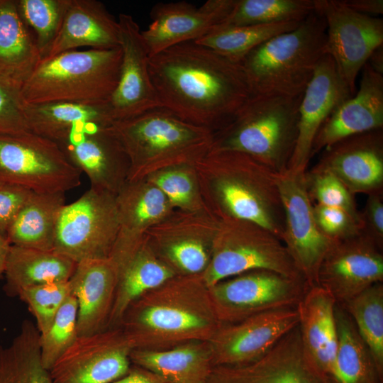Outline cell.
I'll return each mask as SVG.
<instances>
[{
    "label": "cell",
    "instance_id": "cell-31",
    "mask_svg": "<svg viewBox=\"0 0 383 383\" xmlns=\"http://www.w3.org/2000/svg\"><path fill=\"white\" fill-rule=\"evenodd\" d=\"M77 264L55 250L11 245L4 274V290L7 296L16 297L30 287L68 282Z\"/></svg>",
    "mask_w": 383,
    "mask_h": 383
},
{
    "label": "cell",
    "instance_id": "cell-41",
    "mask_svg": "<svg viewBox=\"0 0 383 383\" xmlns=\"http://www.w3.org/2000/svg\"><path fill=\"white\" fill-rule=\"evenodd\" d=\"M145 179L163 192L175 209L198 211L206 208L194 165L171 167Z\"/></svg>",
    "mask_w": 383,
    "mask_h": 383
},
{
    "label": "cell",
    "instance_id": "cell-43",
    "mask_svg": "<svg viewBox=\"0 0 383 383\" xmlns=\"http://www.w3.org/2000/svg\"><path fill=\"white\" fill-rule=\"evenodd\" d=\"M306 190L312 203L341 209L358 222L360 226V211L353 194L331 173L314 168L304 174Z\"/></svg>",
    "mask_w": 383,
    "mask_h": 383
},
{
    "label": "cell",
    "instance_id": "cell-25",
    "mask_svg": "<svg viewBox=\"0 0 383 383\" xmlns=\"http://www.w3.org/2000/svg\"><path fill=\"white\" fill-rule=\"evenodd\" d=\"M118 281L117 267L109 257L77 264L69 283L77 301L78 335L108 328Z\"/></svg>",
    "mask_w": 383,
    "mask_h": 383
},
{
    "label": "cell",
    "instance_id": "cell-13",
    "mask_svg": "<svg viewBox=\"0 0 383 383\" xmlns=\"http://www.w3.org/2000/svg\"><path fill=\"white\" fill-rule=\"evenodd\" d=\"M314 12L326 25V54L354 94L359 73L383 45V20L356 12L342 0H313Z\"/></svg>",
    "mask_w": 383,
    "mask_h": 383
},
{
    "label": "cell",
    "instance_id": "cell-2",
    "mask_svg": "<svg viewBox=\"0 0 383 383\" xmlns=\"http://www.w3.org/2000/svg\"><path fill=\"white\" fill-rule=\"evenodd\" d=\"M201 274H177L127 308L120 327L133 349L160 350L209 341L221 326Z\"/></svg>",
    "mask_w": 383,
    "mask_h": 383
},
{
    "label": "cell",
    "instance_id": "cell-42",
    "mask_svg": "<svg viewBox=\"0 0 383 383\" xmlns=\"http://www.w3.org/2000/svg\"><path fill=\"white\" fill-rule=\"evenodd\" d=\"M77 314V301L71 294L59 309L47 332L40 335V356L45 369L50 370L78 337Z\"/></svg>",
    "mask_w": 383,
    "mask_h": 383
},
{
    "label": "cell",
    "instance_id": "cell-8",
    "mask_svg": "<svg viewBox=\"0 0 383 383\" xmlns=\"http://www.w3.org/2000/svg\"><path fill=\"white\" fill-rule=\"evenodd\" d=\"M257 270L304 279L285 245L273 233L249 221L232 217L220 219L210 262L201 274L205 283L211 287Z\"/></svg>",
    "mask_w": 383,
    "mask_h": 383
},
{
    "label": "cell",
    "instance_id": "cell-34",
    "mask_svg": "<svg viewBox=\"0 0 383 383\" xmlns=\"http://www.w3.org/2000/svg\"><path fill=\"white\" fill-rule=\"evenodd\" d=\"M40 340L35 324L25 319L11 343L0 345V383H53L42 363Z\"/></svg>",
    "mask_w": 383,
    "mask_h": 383
},
{
    "label": "cell",
    "instance_id": "cell-5",
    "mask_svg": "<svg viewBox=\"0 0 383 383\" xmlns=\"http://www.w3.org/2000/svg\"><path fill=\"white\" fill-rule=\"evenodd\" d=\"M326 25L313 11L294 30L265 41L241 62L252 94L302 95L326 55Z\"/></svg>",
    "mask_w": 383,
    "mask_h": 383
},
{
    "label": "cell",
    "instance_id": "cell-1",
    "mask_svg": "<svg viewBox=\"0 0 383 383\" xmlns=\"http://www.w3.org/2000/svg\"><path fill=\"white\" fill-rule=\"evenodd\" d=\"M148 68L162 107L214 133L252 94L240 63L194 41L150 56Z\"/></svg>",
    "mask_w": 383,
    "mask_h": 383
},
{
    "label": "cell",
    "instance_id": "cell-38",
    "mask_svg": "<svg viewBox=\"0 0 383 383\" xmlns=\"http://www.w3.org/2000/svg\"><path fill=\"white\" fill-rule=\"evenodd\" d=\"M313 11V0H234L230 13L216 28L301 22Z\"/></svg>",
    "mask_w": 383,
    "mask_h": 383
},
{
    "label": "cell",
    "instance_id": "cell-32",
    "mask_svg": "<svg viewBox=\"0 0 383 383\" xmlns=\"http://www.w3.org/2000/svg\"><path fill=\"white\" fill-rule=\"evenodd\" d=\"M42 60L16 0H0V76L22 87Z\"/></svg>",
    "mask_w": 383,
    "mask_h": 383
},
{
    "label": "cell",
    "instance_id": "cell-21",
    "mask_svg": "<svg viewBox=\"0 0 383 383\" xmlns=\"http://www.w3.org/2000/svg\"><path fill=\"white\" fill-rule=\"evenodd\" d=\"M353 95L338 74L333 59L325 55L302 95L298 135L287 170L306 172L317 132L325 121Z\"/></svg>",
    "mask_w": 383,
    "mask_h": 383
},
{
    "label": "cell",
    "instance_id": "cell-11",
    "mask_svg": "<svg viewBox=\"0 0 383 383\" xmlns=\"http://www.w3.org/2000/svg\"><path fill=\"white\" fill-rule=\"evenodd\" d=\"M209 287L216 316L222 324L237 323L270 311L296 307L310 288L303 279L266 270L246 272Z\"/></svg>",
    "mask_w": 383,
    "mask_h": 383
},
{
    "label": "cell",
    "instance_id": "cell-19",
    "mask_svg": "<svg viewBox=\"0 0 383 383\" xmlns=\"http://www.w3.org/2000/svg\"><path fill=\"white\" fill-rule=\"evenodd\" d=\"M209 383H334L306 351L298 325L251 363L213 367Z\"/></svg>",
    "mask_w": 383,
    "mask_h": 383
},
{
    "label": "cell",
    "instance_id": "cell-14",
    "mask_svg": "<svg viewBox=\"0 0 383 383\" xmlns=\"http://www.w3.org/2000/svg\"><path fill=\"white\" fill-rule=\"evenodd\" d=\"M111 124L79 123L51 140L87 176L91 187L116 194L128 180L130 164Z\"/></svg>",
    "mask_w": 383,
    "mask_h": 383
},
{
    "label": "cell",
    "instance_id": "cell-16",
    "mask_svg": "<svg viewBox=\"0 0 383 383\" xmlns=\"http://www.w3.org/2000/svg\"><path fill=\"white\" fill-rule=\"evenodd\" d=\"M304 173H279L278 185L284 213L282 241L309 287L317 286L318 273L335 242L319 230L313 213Z\"/></svg>",
    "mask_w": 383,
    "mask_h": 383
},
{
    "label": "cell",
    "instance_id": "cell-27",
    "mask_svg": "<svg viewBox=\"0 0 383 383\" xmlns=\"http://www.w3.org/2000/svg\"><path fill=\"white\" fill-rule=\"evenodd\" d=\"M80 47H119L118 21L101 1L69 0L60 31L45 58Z\"/></svg>",
    "mask_w": 383,
    "mask_h": 383
},
{
    "label": "cell",
    "instance_id": "cell-24",
    "mask_svg": "<svg viewBox=\"0 0 383 383\" xmlns=\"http://www.w3.org/2000/svg\"><path fill=\"white\" fill-rule=\"evenodd\" d=\"M358 90L323 123L311 148V157L336 142L360 133L383 128V74L367 62Z\"/></svg>",
    "mask_w": 383,
    "mask_h": 383
},
{
    "label": "cell",
    "instance_id": "cell-46",
    "mask_svg": "<svg viewBox=\"0 0 383 383\" xmlns=\"http://www.w3.org/2000/svg\"><path fill=\"white\" fill-rule=\"evenodd\" d=\"M313 213L321 232L333 241L360 233L358 222L341 209L313 203Z\"/></svg>",
    "mask_w": 383,
    "mask_h": 383
},
{
    "label": "cell",
    "instance_id": "cell-26",
    "mask_svg": "<svg viewBox=\"0 0 383 383\" xmlns=\"http://www.w3.org/2000/svg\"><path fill=\"white\" fill-rule=\"evenodd\" d=\"M335 301L318 286L310 287L298 304L303 345L317 367L334 383H342L336 363Z\"/></svg>",
    "mask_w": 383,
    "mask_h": 383
},
{
    "label": "cell",
    "instance_id": "cell-36",
    "mask_svg": "<svg viewBox=\"0 0 383 383\" xmlns=\"http://www.w3.org/2000/svg\"><path fill=\"white\" fill-rule=\"evenodd\" d=\"M25 113L30 131L49 140L79 123L89 121L111 125L114 121L109 101L26 104Z\"/></svg>",
    "mask_w": 383,
    "mask_h": 383
},
{
    "label": "cell",
    "instance_id": "cell-49",
    "mask_svg": "<svg viewBox=\"0 0 383 383\" xmlns=\"http://www.w3.org/2000/svg\"><path fill=\"white\" fill-rule=\"evenodd\" d=\"M113 383H167L154 372L135 365L123 377Z\"/></svg>",
    "mask_w": 383,
    "mask_h": 383
},
{
    "label": "cell",
    "instance_id": "cell-45",
    "mask_svg": "<svg viewBox=\"0 0 383 383\" xmlns=\"http://www.w3.org/2000/svg\"><path fill=\"white\" fill-rule=\"evenodd\" d=\"M21 87L0 76V133L18 134L30 131L25 113Z\"/></svg>",
    "mask_w": 383,
    "mask_h": 383
},
{
    "label": "cell",
    "instance_id": "cell-47",
    "mask_svg": "<svg viewBox=\"0 0 383 383\" xmlns=\"http://www.w3.org/2000/svg\"><path fill=\"white\" fill-rule=\"evenodd\" d=\"M367 196L360 211V233L383 248V191Z\"/></svg>",
    "mask_w": 383,
    "mask_h": 383
},
{
    "label": "cell",
    "instance_id": "cell-37",
    "mask_svg": "<svg viewBox=\"0 0 383 383\" xmlns=\"http://www.w3.org/2000/svg\"><path fill=\"white\" fill-rule=\"evenodd\" d=\"M301 22L218 27L194 42L212 49L233 62L241 63L257 47L277 35L294 30Z\"/></svg>",
    "mask_w": 383,
    "mask_h": 383
},
{
    "label": "cell",
    "instance_id": "cell-22",
    "mask_svg": "<svg viewBox=\"0 0 383 383\" xmlns=\"http://www.w3.org/2000/svg\"><path fill=\"white\" fill-rule=\"evenodd\" d=\"M323 150L313 168L331 173L354 195L383 191V128L350 135Z\"/></svg>",
    "mask_w": 383,
    "mask_h": 383
},
{
    "label": "cell",
    "instance_id": "cell-12",
    "mask_svg": "<svg viewBox=\"0 0 383 383\" xmlns=\"http://www.w3.org/2000/svg\"><path fill=\"white\" fill-rule=\"evenodd\" d=\"M220 220L206 208L175 209L145 233L158 257L176 274H201L208 266Z\"/></svg>",
    "mask_w": 383,
    "mask_h": 383
},
{
    "label": "cell",
    "instance_id": "cell-48",
    "mask_svg": "<svg viewBox=\"0 0 383 383\" xmlns=\"http://www.w3.org/2000/svg\"><path fill=\"white\" fill-rule=\"evenodd\" d=\"M32 192L23 187L0 181V232L6 237L10 225Z\"/></svg>",
    "mask_w": 383,
    "mask_h": 383
},
{
    "label": "cell",
    "instance_id": "cell-10",
    "mask_svg": "<svg viewBox=\"0 0 383 383\" xmlns=\"http://www.w3.org/2000/svg\"><path fill=\"white\" fill-rule=\"evenodd\" d=\"M118 232L116 194L91 187L62 207L54 250L77 263L109 257Z\"/></svg>",
    "mask_w": 383,
    "mask_h": 383
},
{
    "label": "cell",
    "instance_id": "cell-52",
    "mask_svg": "<svg viewBox=\"0 0 383 383\" xmlns=\"http://www.w3.org/2000/svg\"><path fill=\"white\" fill-rule=\"evenodd\" d=\"M11 245L0 232V277L4 274L5 265Z\"/></svg>",
    "mask_w": 383,
    "mask_h": 383
},
{
    "label": "cell",
    "instance_id": "cell-3",
    "mask_svg": "<svg viewBox=\"0 0 383 383\" xmlns=\"http://www.w3.org/2000/svg\"><path fill=\"white\" fill-rule=\"evenodd\" d=\"M194 167L204 204L217 218L253 222L282 240L279 172L246 153L215 146Z\"/></svg>",
    "mask_w": 383,
    "mask_h": 383
},
{
    "label": "cell",
    "instance_id": "cell-50",
    "mask_svg": "<svg viewBox=\"0 0 383 383\" xmlns=\"http://www.w3.org/2000/svg\"><path fill=\"white\" fill-rule=\"evenodd\" d=\"M352 10L371 16L383 13L382 0H342Z\"/></svg>",
    "mask_w": 383,
    "mask_h": 383
},
{
    "label": "cell",
    "instance_id": "cell-33",
    "mask_svg": "<svg viewBox=\"0 0 383 383\" xmlns=\"http://www.w3.org/2000/svg\"><path fill=\"white\" fill-rule=\"evenodd\" d=\"M65 201V193L32 192L7 231L10 245L54 250L57 223Z\"/></svg>",
    "mask_w": 383,
    "mask_h": 383
},
{
    "label": "cell",
    "instance_id": "cell-7",
    "mask_svg": "<svg viewBox=\"0 0 383 383\" xmlns=\"http://www.w3.org/2000/svg\"><path fill=\"white\" fill-rule=\"evenodd\" d=\"M302 95L251 94L233 120L214 133L213 146L246 153L279 173L287 171Z\"/></svg>",
    "mask_w": 383,
    "mask_h": 383
},
{
    "label": "cell",
    "instance_id": "cell-30",
    "mask_svg": "<svg viewBox=\"0 0 383 383\" xmlns=\"http://www.w3.org/2000/svg\"><path fill=\"white\" fill-rule=\"evenodd\" d=\"M130 359L167 383H209L213 367L209 341H190L160 350L133 349Z\"/></svg>",
    "mask_w": 383,
    "mask_h": 383
},
{
    "label": "cell",
    "instance_id": "cell-20",
    "mask_svg": "<svg viewBox=\"0 0 383 383\" xmlns=\"http://www.w3.org/2000/svg\"><path fill=\"white\" fill-rule=\"evenodd\" d=\"M117 21L122 57L118 82L109 101L113 121L161 106L150 80V55L139 25L126 13H121Z\"/></svg>",
    "mask_w": 383,
    "mask_h": 383
},
{
    "label": "cell",
    "instance_id": "cell-23",
    "mask_svg": "<svg viewBox=\"0 0 383 383\" xmlns=\"http://www.w3.org/2000/svg\"><path fill=\"white\" fill-rule=\"evenodd\" d=\"M233 3L209 0L199 7L187 1L156 4L150 13L151 23L142 31L150 56L209 33L227 18Z\"/></svg>",
    "mask_w": 383,
    "mask_h": 383
},
{
    "label": "cell",
    "instance_id": "cell-9",
    "mask_svg": "<svg viewBox=\"0 0 383 383\" xmlns=\"http://www.w3.org/2000/svg\"><path fill=\"white\" fill-rule=\"evenodd\" d=\"M82 172L53 141L31 131L0 133V181L36 193H65L80 184Z\"/></svg>",
    "mask_w": 383,
    "mask_h": 383
},
{
    "label": "cell",
    "instance_id": "cell-6",
    "mask_svg": "<svg viewBox=\"0 0 383 383\" xmlns=\"http://www.w3.org/2000/svg\"><path fill=\"white\" fill-rule=\"evenodd\" d=\"M122 52L111 49L66 51L43 59L21 87L28 104L108 102L118 82Z\"/></svg>",
    "mask_w": 383,
    "mask_h": 383
},
{
    "label": "cell",
    "instance_id": "cell-39",
    "mask_svg": "<svg viewBox=\"0 0 383 383\" xmlns=\"http://www.w3.org/2000/svg\"><path fill=\"white\" fill-rule=\"evenodd\" d=\"M340 306L352 318L383 375V282L373 284Z\"/></svg>",
    "mask_w": 383,
    "mask_h": 383
},
{
    "label": "cell",
    "instance_id": "cell-18",
    "mask_svg": "<svg viewBox=\"0 0 383 383\" xmlns=\"http://www.w3.org/2000/svg\"><path fill=\"white\" fill-rule=\"evenodd\" d=\"M379 282H383V248L361 233L332 245L317 279V286L340 305Z\"/></svg>",
    "mask_w": 383,
    "mask_h": 383
},
{
    "label": "cell",
    "instance_id": "cell-44",
    "mask_svg": "<svg viewBox=\"0 0 383 383\" xmlns=\"http://www.w3.org/2000/svg\"><path fill=\"white\" fill-rule=\"evenodd\" d=\"M71 294L68 282L47 283L28 287L18 297L25 302L35 319L40 335L50 326L59 309Z\"/></svg>",
    "mask_w": 383,
    "mask_h": 383
},
{
    "label": "cell",
    "instance_id": "cell-4",
    "mask_svg": "<svg viewBox=\"0 0 383 383\" xmlns=\"http://www.w3.org/2000/svg\"><path fill=\"white\" fill-rule=\"evenodd\" d=\"M111 128L129 160V182L171 167L194 165L214 144L213 131L186 122L162 106L114 121Z\"/></svg>",
    "mask_w": 383,
    "mask_h": 383
},
{
    "label": "cell",
    "instance_id": "cell-40",
    "mask_svg": "<svg viewBox=\"0 0 383 383\" xmlns=\"http://www.w3.org/2000/svg\"><path fill=\"white\" fill-rule=\"evenodd\" d=\"M16 1L43 60L47 57L60 31L69 0Z\"/></svg>",
    "mask_w": 383,
    "mask_h": 383
},
{
    "label": "cell",
    "instance_id": "cell-51",
    "mask_svg": "<svg viewBox=\"0 0 383 383\" xmlns=\"http://www.w3.org/2000/svg\"><path fill=\"white\" fill-rule=\"evenodd\" d=\"M367 62L375 72L383 74V45L373 51Z\"/></svg>",
    "mask_w": 383,
    "mask_h": 383
},
{
    "label": "cell",
    "instance_id": "cell-28",
    "mask_svg": "<svg viewBox=\"0 0 383 383\" xmlns=\"http://www.w3.org/2000/svg\"><path fill=\"white\" fill-rule=\"evenodd\" d=\"M117 269L118 281L108 328L118 326L133 301L177 275L155 253L145 234Z\"/></svg>",
    "mask_w": 383,
    "mask_h": 383
},
{
    "label": "cell",
    "instance_id": "cell-29",
    "mask_svg": "<svg viewBox=\"0 0 383 383\" xmlns=\"http://www.w3.org/2000/svg\"><path fill=\"white\" fill-rule=\"evenodd\" d=\"M116 202L119 232L114 245L135 241L175 210L163 192L148 179L127 181L116 194Z\"/></svg>",
    "mask_w": 383,
    "mask_h": 383
},
{
    "label": "cell",
    "instance_id": "cell-15",
    "mask_svg": "<svg viewBox=\"0 0 383 383\" xmlns=\"http://www.w3.org/2000/svg\"><path fill=\"white\" fill-rule=\"evenodd\" d=\"M131 344L120 327L78 335L50 368L53 383H113L129 371Z\"/></svg>",
    "mask_w": 383,
    "mask_h": 383
},
{
    "label": "cell",
    "instance_id": "cell-17",
    "mask_svg": "<svg viewBox=\"0 0 383 383\" xmlns=\"http://www.w3.org/2000/svg\"><path fill=\"white\" fill-rule=\"evenodd\" d=\"M298 324L296 307L262 313L234 323H221L209 341L213 367L243 365L259 360Z\"/></svg>",
    "mask_w": 383,
    "mask_h": 383
},
{
    "label": "cell",
    "instance_id": "cell-35",
    "mask_svg": "<svg viewBox=\"0 0 383 383\" xmlns=\"http://www.w3.org/2000/svg\"><path fill=\"white\" fill-rule=\"evenodd\" d=\"M336 363L342 383H383L373 356L348 313L335 304Z\"/></svg>",
    "mask_w": 383,
    "mask_h": 383
}]
</instances>
